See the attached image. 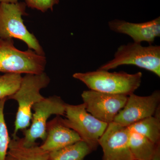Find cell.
<instances>
[{"instance_id":"cell-6","label":"cell","mask_w":160,"mask_h":160,"mask_svg":"<svg viewBox=\"0 0 160 160\" xmlns=\"http://www.w3.org/2000/svg\"><path fill=\"white\" fill-rule=\"evenodd\" d=\"M65 114L66 118H61L63 124L77 132L92 151L96 150L99 140L108 124L100 121L88 112L84 103L78 105L67 104Z\"/></svg>"},{"instance_id":"cell-19","label":"cell","mask_w":160,"mask_h":160,"mask_svg":"<svg viewBox=\"0 0 160 160\" xmlns=\"http://www.w3.org/2000/svg\"><path fill=\"white\" fill-rule=\"evenodd\" d=\"M27 7L42 12L52 11L53 7L59 3V0H25Z\"/></svg>"},{"instance_id":"cell-21","label":"cell","mask_w":160,"mask_h":160,"mask_svg":"<svg viewBox=\"0 0 160 160\" xmlns=\"http://www.w3.org/2000/svg\"><path fill=\"white\" fill-rule=\"evenodd\" d=\"M0 2L7 3H16L18 2V0H0Z\"/></svg>"},{"instance_id":"cell-9","label":"cell","mask_w":160,"mask_h":160,"mask_svg":"<svg viewBox=\"0 0 160 160\" xmlns=\"http://www.w3.org/2000/svg\"><path fill=\"white\" fill-rule=\"evenodd\" d=\"M160 92L156 90L147 96L132 93L128 96L125 106L115 118L113 122L128 127L133 123L154 116L160 107Z\"/></svg>"},{"instance_id":"cell-3","label":"cell","mask_w":160,"mask_h":160,"mask_svg":"<svg viewBox=\"0 0 160 160\" xmlns=\"http://www.w3.org/2000/svg\"><path fill=\"white\" fill-rule=\"evenodd\" d=\"M24 2L7 3L0 2V38L22 41L38 54L45 56V52L33 33L25 26L23 17L27 15Z\"/></svg>"},{"instance_id":"cell-12","label":"cell","mask_w":160,"mask_h":160,"mask_svg":"<svg viewBox=\"0 0 160 160\" xmlns=\"http://www.w3.org/2000/svg\"><path fill=\"white\" fill-rule=\"evenodd\" d=\"M60 116L47 122L46 138L40 147L48 152L56 151L82 140L77 132L65 126Z\"/></svg>"},{"instance_id":"cell-15","label":"cell","mask_w":160,"mask_h":160,"mask_svg":"<svg viewBox=\"0 0 160 160\" xmlns=\"http://www.w3.org/2000/svg\"><path fill=\"white\" fill-rule=\"evenodd\" d=\"M127 127L130 131L142 135L155 144H160L159 113L141 120Z\"/></svg>"},{"instance_id":"cell-20","label":"cell","mask_w":160,"mask_h":160,"mask_svg":"<svg viewBox=\"0 0 160 160\" xmlns=\"http://www.w3.org/2000/svg\"><path fill=\"white\" fill-rule=\"evenodd\" d=\"M151 160H160V146L158 148Z\"/></svg>"},{"instance_id":"cell-5","label":"cell","mask_w":160,"mask_h":160,"mask_svg":"<svg viewBox=\"0 0 160 160\" xmlns=\"http://www.w3.org/2000/svg\"><path fill=\"white\" fill-rule=\"evenodd\" d=\"M122 65H134L160 77V46L129 43L118 47L114 58L99 68L109 71Z\"/></svg>"},{"instance_id":"cell-1","label":"cell","mask_w":160,"mask_h":160,"mask_svg":"<svg viewBox=\"0 0 160 160\" xmlns=\"http://www.w3.org/2000/svg\"><path fill=\"white\" fill-rule=\"evenodd\" d=\"M142 73L130 74L125 72H109L98 69L86 72H76L72 77L85 84L90 90L113 94H132L141 86Z\"/></svg>"},{"instance_id":"cell-14","label":"cell","mask_w":160,"mask_h":160,"mask_svg":"<svg viewBox=\"0 0 160 160\" xmlns=\"http://www.w3.org/2000/svg\"><path fill=\"white\" fill-rule=\"evenodd\" d=\"M129 146L134 160H151L160 144H155L142 135L130 131Z\"/></svg>"},{"instance_id":"cell-13","label":"cell","mask_w":160,"mask_h":160,"mask_svg":"<svg viewBox=\"0 0 160 160\" xmlns=\"http://www.w3.org/2000/svg\"><path fill=\"white\" fill-rule=\"evenodd\" d=\"M49 153L38 144L27 147L23 143L22 138L12 136L5 160H49Z\"/></svg>"},{"instance_id":"cell-10","label":"cell","mask_w":160,"mask_h":160,"mask_svg":"<svg viewBox=\"0 0 160 160\" xmlns=\"http://www.w3.org/2000/svg\"><path fill=\"white\" fill-rule=\"evenodd\" d=\"M129 134L128 127L114 122L108 124L98 141L103 152L102 160H134L129 148Z\"/></svg>"},{"instance_id":"cell-11","label":"cell","mask_w":160,"mask_h":160,"mask_svg":"<svg viewBox=\"0 0 160 160\" xmlns=\"http://www.w3.org/2000/svg\"><path fill=\"white\" fill-rule=\"evenodd\" d=\"M109 29L118 33L127 35L135 43L146 42L151 44L160 36V17L145 22H129L115 19L108 22Z\"/></svg>"},{"instance_id":"cell-16","label":"cell","mask_w":160,"mask_h":160,"mask_svg":"<svg viewBox=\"0 0 160 160\" xmlns=\"http://www.w3.org/2000/svg\"><path fill=\"white\" fill-rule=\"evenodd\" d=\"M92 151L87 143L81 140L62 149L49 152V160H84Z\"/></svg>"},{"instance_id":"cell-17","label":"cell","mask_w":160,"mask_h":160,"mask_svg":"<svg viewBox=\"0 0 160 160\" xmlns=\"http://www.w3.org/2000/svg\"><path fill=\"white\" fill-rule=\"evenodd\" d=\"M22 77L20 73H7L0 75V99L11 96L19 88Z\"/></svg>"},{"instance_id":"cell-7","label":"cell","mask_w":160,"mask_h":160,"mask_svg":"<svg viewBox=\"0 0 160 160\" xmlns=\"http://www.w3.org/2000/svg\"><path fill=\"white\" fill-rule=\"evenodd\" d=\"M67 104L60 97L56 95L45 98L35 103L32 107L34 113L32 117L31 126L23 132L24 145L27 147L34 146L37 144L36 141L39 138L44 141L48 119L52 115H65Z\"/></svg>"},{"instance_id":"cell-18","label":"cell","mask_w":160,"mask_h":160,"mask_svg":"<svg viewBox=\"0 0 160 160\" xmlns=\"http://www.w3.org/2000/svg\"><path fill=\"white\" fill-rule=\"evenodd\" d=\"M7 100V98L0 99V160H5L11 139L4 117V108Z\"/></svg>"},{"instance_id":"cell-4","label":"cell","mask_w":160,"mask_h":160,"mask_svg":"<svg viewBox=\"0 0 160 160\" xmlns=\"http://www.w3.org/2000/svg\"><path fill=\"white\" fill-rule=\"evenodd\" d=\"M46 64L45 56L32 49L22 51L17 49L13 39L0 38V72L40 74L45 71Z\"/></svg>"},{"instance_id":"cell-8","label":"cell","mask_w":160,"mask_h":160,"mask_svg":"<svg viewBox=\"0 0 160 160\" xmlns=\"http://www.w3.org/2000/svg\"><path fill=\"white\" fill-rule=\"evenodd\" d=\"M86 110L97 119L109 124L123 109L128 96L113 94L92 90H86L82 94Z\"/></svg>"},{"instance_id":"cell-2","label":"cell","mask_w":160,"mask_h":160,"mask_svg":"<svg viewBox=\"0 0 160 160\" xmlns=\"http://www.w3.org/2000/svg\"><path fill=\"white\" fill-rule=\"evenodd\" d=\"M50 82V78L45 72L40 74H26L22 77L19 89L8 98L15 100L18 105L12 136L16 135L19 130L26 129L30 126L32 106L45 98L40 91Z\"/></svg>"}]
</instances>
